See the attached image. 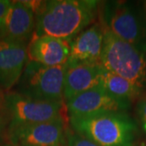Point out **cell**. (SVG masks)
<instances>
[{"instance_id": "obj_5", "label": "cell", "mask_w": 146, "mask_h": 146, "mask_svg": "<svg viewBox=\"0 0 146 146\" xmlns=\"http://www.w3.org/2000/svg\"><path fill=\"white\" fill-rule=\"evenodd\" d=\"M105 29L146 52V29L136 10L127 3L106 2L102 7Z\"/></svg>"}, {"instance_id": "obj_12", "label": "cell", "mask_w": 146, "mask_h": 146, "mask_svg": "<svg viewBox=\"0 0 146 146\" xmlns=\"http://www.w3.org/2000/svg\"><path fill=\"white\" fill-rule=\"evenodd\" d=\"M29 61L48 67H55L67 63L70 55L68 42L48 36L33 35L27 46Z\"/></svg>"}, {"instance_id": "obj_11", "label": "cell", "mask_w": 146, "mask_h": 146, "mask_svg": "<svg viewBox=\"0 0 146 146\" xmlns=\"http://www.w3.org/2000/svg\"><path fill=\"white\" fill-rule=\"evenodd\" d=\"M28 61L27 46L0 40V88L9 92L15 87Z\"/></svg>"}, {"instance_id": "obj_2", "label": "cell", "mask_w": 146, "mask_h": 146, "mask_svg": "<svg viewBox=\"0 0 146 146\" xmlns=\"http://www.w3.org/2000/svg\"><path fill=\"white\" fill-rule=\"evenodd\" d=\"M71 128L99 146H136L138 124L126 112L70 116Z\"/></svg>"}, {"instance_id": "obj_4", "label": "cell", "mask_w": 146, "mask_h": 146, "mask_svg": "<svg viewBox=\"0 0 146 146\" xmlns=\"http://www.w3.org/2000/svg\"><path fill=\"white\" fill-rule=\"evenodd\" d=\"M67 63L48 67L28 61L14 92L33 99L63 103Z\"/></svg>"}, {"instance_id": "obj_14", "label": "cell", "mask_w": 146, "mask_h": 146, "mask_svg": "<svg viewBox=\"0 0 146 146\" xmlns=\"http://www.w3.org/2000/svg\"><path fill=\"white\" fill-rule=\"evenodd\" d=\"M102 85L112 96L131 102L141 97L143 89L134 83L105 69Z\"/></svg>"}, {"instance_id": "obj_21", "label": "cell", "mask_w": 146, "mask_h": 146, "mask_svg": "<svg viewBox=\"0 0 146 146\" xmlns=\"http://www.w3.org/2000/svg\"><path fill=\"white\" fill-rule=\"evenodd\" d=\"M1 146H13V145H11V144H4V145H2Z\"/></svg>"}, {"instance_id": "obj_13", "label": "cell", "mask_w": 146, "mask_h": 146, "mask_svg": "<svg viewBox=\"0 0 146 146\" xmlns=\"http://www.w3.org/2000/svg\"><path fill=\"white\" fill-rule=\"evenodd\" d=\"M104 72L101 64L67 67L63 88L65 101L102 84Z\"/></svg>"}, {"instance_id": "obj_10", "label": "cell", "mask_w": 146, "mask_h": 146, "mask_svg": "<svg viewBox=\"0 0 146 146\" xmlns=\"http://www.w3.org/2000/svg\"><path fill=\"white\" fill-rule=\"evenodd\" d=\"M104 33L103 25L96 23L68 42L70 55L67 62L68 67L101 64Z\"/></svg>"}, {"instance_id": "obj_19", "label": "cell", "mask_w": 146, "mask_h": 146, "mask_svg": "<svg viewBox=\"0 0 146 146\" xmlns=\"http://www.w3.org/2000/svg\"><path fill=\"white\" fill-rule=\"evenodd\" d=\"M5 91L0 88V110H3L4 102H5Z\"/></svg>"}, {"instance_id": "obj_20", "label": "cell", "mask_w": 146, "mask_h": 146, "mask_svg": "<svg viewBox=\"0 0 146 146\" xmlns=\"http://www.w3.org/2000/svg\"><path fill=\"white\" fill-rule=\"evenodd\" d=\"M136 146H146V141H142V142H141L140 144H138Z\"/></svg>"}, {"instance_id": "obj_16", "label": "cell", "mask_w": 146, "mask_h": 146, "mask_svg": "<svg viewBox=\"0 0 146 146\" xmlns=\"http://www.w3.org/2000/svg\"><path fill=\"white\" fill-rule=\"evenodd\" d=\"M136 115L139 125L146 136V97L141 98L136 105Z\"/></svg>"}, {"instance_id": "obj_18", "label": "cell", "mask_w": 146, "mask_h": 146, "mask_svg": "<svg viewBox=\"0 0 146 146\" xmlns=\"http://www.w3.org/2000/svg\"><path fill=\"white\" fill-rule=\"evenodd\" d=\"M11 4V1L0 0V23H2V21L6 15L8 8L10 7Z\"/></svg>"}, {"instance_id": "obj_9", "label": "cell", "mask_w": 146, "mask_h": 146, "mask_svg": "<svg viewBox=\"0 0 146 146\" xmlns=\"http://www.w3.org/2000/svg\"><path fill=\"white\" fill-rule=\"evenodd\" d=\"M70 116H82L100 112H126L131 102L112 96L102 84L79 94L66 102Z\"/></svg>"}, {"instance_id": "obj_6", "label": "cell", "mask_w": 146, "mask_h": 146, "mask_svg": "<svg viewBox=\"0 0 146 146\" xmlns=\"http://www.w3.org/2000/svg\"><path fill=\"white\" fill-rule=\"evenodd\" d=\"M62 106L63 103L33 99L9 91L6 94L3 106V111L8 119L7 128L60 118Z\"/></svg>"}, {"instance_id": "obj_17", "label": "cell", "mask_w": 146, "mask_h": 146, "mask_svg": "<svg viewBox=\"0 0 146 146\" xmlns=\"http://www.w3.org/2000/svg\"><path fill=\"white\" fill-rule=\"evenodd\" d=\"M7 127H8V119L3 110H0V144L4 139V137L7 136Z\"/></svg>"}, {"instance_id": "obj_3", "label": "cell", "mask_w": 146, "mask_h": 146, "mask_svg": "<svg viewBox=\"0 0 146 146\" xmlns=\"http://www.w3.org/2000/svg\"><path fill=\"white\" fill-rule=\"evenodd\" d=\"M105 28V27H104ZM101 65L110 72L146 87V52L105 29Z\"/></svg>"}, {"instance_id": "obj_15", "label": "cell", "mask_w": 146, "mask_h": 146, "mask_svg": "<svg viewBox=\"0 0 146 146\" xmlns=\"http://www.w3.org/2000/svg\"><path fill=\"white\" fill-rule=\"evenodd\" d=\"M66 141L68 146H99L92 141L76 133L72 128L66 129Z\"/></svg>"}, {"instance_id": "obj_22", "label": "cell", "mask_w": 146, "mask_h": 146, "mask_svg": "<svg viewBox=\"0 0 146 146\" xmlns=\"http://www.w3.org/2000/svg\"><path fill=\"white\" fill-rule=\"evenodd\" d=\"M0 31H1V23H0Z\"/></svg>"}, {"instance_id": "obj_8", "label": "cell", "mask_w": 146, "mask_h": 146, "mask_svg": "<svg viewBox=\"0 0 146 146\" xmlns=\"http://www.w3.org/2000/svg\"><path fill=\"white\" fill-rule=\"evenodd\" d=\"M35 12L26 2H11L1 23L0 40L28 46L35 33Z\"/></svg>"}, {"instance_id": "obj_1", "label": "cell", "mask_w": 146, "mask_h": 146, "mask_svg": "<svg viewBox=\"0 0 146 146\" xmlns=\"http://www.w3.org/2000/svg\"><path fill=\"white\" fill-rule=\"evenodd\" d=\"M26 3L35 12V36H52L69 42L95 20L99 2L52 0Z\"/></svg>"}, {"instance_id": "obj_7", "label": "cell", "mask_w": 146, "mask_h": 146, "mask_svg": "<svg viewBox=\"0 0 146 146\" xmlns=\"http://www.w3.org/2000/svg\"><path fill=\"white\" fill-rule=\"evenodd\" d=\"M63 118L7 128V138L13 146H62L66 140Z\"/></svg>"}]
</instances>
